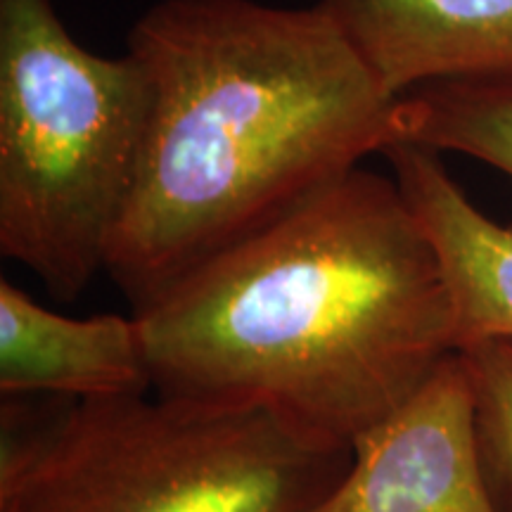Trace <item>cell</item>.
<instances>
[{
  "label": "cell",
  "mask_w": 512,
  "mask_h": 512,
  "mask_svg": "<svg viewBox=\"0 0 512 512\" xmlns=\"http://www.w3.org/2000/svg\"><path fill=\"white\" fill-rule=\"evenodd\" d=\"M0 392L69 401L152 392L136 316L69 318L0 280Z\"/></svg>",
  "instance_id": "52a82bcc"
},
{
  "label": "cell",
  "mask_w": 512,
  "mask_h": 512,
  "mask_svg": "<svg viewBox=\"0 0 512 512\" xmlns=\"http://www.w3.org/2000/svg\"><path fill=\"white\" fill-rule=\"evenodd\" d=\"M396 145L456 152L512 178V79L441 81L396 100Z\"/></svg>",
  "instance_id": "9c48e42d"
},
{
  "label": "cell",
  "mask_w": 512,
  "mask_h": 512,
  "mask_svg": "<svg viewBox=\"0 0 512 512\" xmlns=\"http://www.w3.org/2000/svg\"><path fill=\"white\" fill-rule=\"evenodd\" d=\"M152 117L105 271L133 309L396 145V100L323 5L159 0L128 34Z\"/></svg>",
  "instance_id": "7a4b0ae2"
},
{
  "label": "cell",
  "mask_w": 512,
  "mask_h": 512,
  "mask_svg": "<svg viewBox=\"0 0 512 512\" xmlns=\"http://www.w3.org/2000/svg\"><path fill=\"white\" fill-rule=\"evenodd\" d=\"M152 392L259 408L354 446L456 354L430 235L356 169L133 309Z\"/></svg>",
  "instance_id": "6da1fadb"
},
{
  "label": "cell",
  "mask_w": 512,
  "mask_h": 512,
  "mask_svg": "<svg viewBox=\"0 0 512 512\" xmlns=\"http://www.w3.org/2000/svg\"><path fill=\"white\" fill-rule=\"evenodd\" d=\"M384 157L439 254L456 313L458 351L484 339H512V223L486 216L437 152L394 145Z\"/></svg>",
  "instance_id": "ba28073f"
},
{
  "label": "cell",
  "mask_w": 512,
  "mask_h": 512,
  "mask_svg": "<svg viewBox=\"0 0 512 512\" xmlns=\"http://www.w3.org/2000/svg\"><path fill=\"white\" fill-rule=\"evenodd\" d=\"M313 512H501L484 475L475 389L458 351L354 441L347 472Z\"/></svg>",
  "instance_id": "5b68a950"
},
{
  "label": "cell",
  "mask_w": 512,
  "mask_h": 512,
  "mask_svg": "<svg viewBox=\"0 0 512 512\" xmlns=\"http://www.w3.org/2000/svg\"><path fill=\"white\" fill-rule=\"evenodd\" d=\"M458 354L465 358L475 389L486 482L498 510L512 512V339H484Z\"/></svg>",
  "instance_id": "30bf717a"
},
{
  "label": "cell",
  "mask_w": 512,
  "mask_h": 512,
  "mask_svg": "<svg viewBox=\"0 0 512 512\" xmlns=\"http://www.w3.org/2000/svg\"><path fill=\"white\" fill-rule=\"evenodd\" d=\"M150 117L131 50L83 48L53 0H0V252L60 302L105 271Z\"/></svg>",
  "instance_id": "277c9868"
},
{
  "label": "cell",
  "mask_w": 512,
  "mask_h": 512,
  "mask_svg": "<svg viewBox=\"0 0 512 512\" xmlns=\"http://www.w3.org/2000/svg\"><path fill=\"white\" fill-rule=\"evenodd\" d=\"M403 98L441 81L512 79V0H320Z\"/></svg>",
  "instance_id": "8992f818"
},
{
  "label": "cell",
  "mask_w": 512,
  "mask_h": 512,
  "mask_svg": "<svg viewBox=\"0 0 512 512\" xmlns=\"http://www.w3.org/2000/svg\"><path fill=\"white\" fill-rule=\"evenodd\" d=\"M351 446L259 408L157 392L69 401L5 432L0 510L313 512Z\"/></svg>",
  "instance_id": "3957f363"
},
{
  "label": "cell",
  "mask_w": 512,
  "mask_h": 512,
  "mask_svg": "<svg viewBox=\"0 0 512 512\" xmlns=\"http://www.w3.org/2000/svg\"><path fill=\"white\" fill-rule=\"evenodd\" d=\"M0 512H8V510H0Z\"/></svg>",
  "instance_id": "8fae6325"
}]
</instances>
